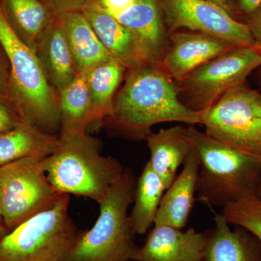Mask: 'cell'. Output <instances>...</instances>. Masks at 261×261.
Here are the masks:
<instances>
[{
	"instance_id": "34",
	"label": "cell",
	"mask_w": 261,
	"mask_h": 261,
	"mask_svg": "<svg viewBox=\"0 0 261 261\" xmlns=\"http://www.w3.org/2000/svg\"><path fill=\"white\" fill-rule=\"evenodd\" d=\"M258 69V81L261 85V67H260Z\"/></svg>"
},
{
	"instance_id": "20",
	"label": "cell",
	"mask_w": 261,
	"mask_h": 261,
	"mask_svg": "<svg viewBox=\"0 0 261 261\" xmlns=\"http://www.w3.org/2000/svg\"><path fill=\"white\" fill-rule=\"evenodd\" d=\"M4 9L18 37L34 51L57 15L49 3L41 0H5Z\"/></svg>"
},
{
	"instance_id": "26",
	"label": "cell",
	"mask_w": 261,
	"mask_h": 261,
	"mask_svg": "<svg viewBox=\"0 0 261 261\" xmlns=\"http://www.w3.org/2000/svg\"><path fill=\"white\" fill-rule=\"evenodd\" d=\"M93 0H49V5L56 14L68 12L82 11Z\"/></svg>"
},
{
	"instance_id": "33",
	"label": "cell",
	"mask_w": 261,
	"mask_h": 261,
	"mask_svg": "<svg viewBox=\"0 0 261 261\" xmlns=\"http://www.w3.org/2000/svg\"><path fill=\"white\" fill-rule=\"evenodd\" d=\"M255 195L261 198V179L260 184H259L258 187H257L256 192H255Z\"/></svg>"
},
{
	"instance_id": "31",
	"label": "cell",
	"mask_w": 261,
	"mask_h": 261,
	"mask_svg": "<svg viewBox=\"0 0 261 261\" xmlns=\"http://www.w3.org/2000/svg\"><path fill=\"white\" fill-rule=\"evenodd\" d=\"M209 1L213 2L215 4L218 5L219 6L221 7V8H224L228 13L235 17L234 15L236 14L237 10L234 1H233V0H209Z\"/></svg>"
},
{
	"instance_id": "13",
	"label": "cell",
	"mask_w": 261,
	"mask_h": 261,
	"mask_svg": "<svg viewBox=\"0 0 261 261\" xmlns=\"http://www.w3.org/2000/svg\"><path fill=\"white\" fill-rule=\"evenodd\" d=\"M113 59L127 70L152 63L140 39L92 1L82 10Z\"/></svg>"
},
{
	"instance_id": "35",
	"label": "cell",
	"mask_w": 261,
	"mask_h": 261,
	"mask_svg": "<svg viewBox=\"0 0 261 261\" xmlns=\"http://www.w3.org/2000/svg\"><path fill=\"white\" fill-rule=\"evenodd\" d=\"M41 1L44 2V3H49V0H41Z\"/></svg>"
},
{
	"instance_id": "14",
	"label": "cell",
	"mask_w": 261,
	"mask_h": 261,
	"mask_svg": "<svg viewBox=\"0 0 261 261\" xmlns=\"http://www.w3.org/2000/svg\"><path fill=\"white\" fill-rule=\"evenodd\" d=\"M214 226L206 231L203 261H261V242L240 226L230 227L222 214H215Z\"/></svg>"
},
{
	"instance_id": "9",
	"label": "cell",
	"mask_w": 261,
	"mask_h": 261,
	"mask_svg": "<svg viewBox=\"0 0 261 261\" xmlns=\"http://www.w3.org/2000/svg\"><path fill=\"white\" fill-rule=\"evenodd\" d=\"M44 159L25 158L0 167V210L8 231L61 194L46 176Z\"/></svg>"
},
{
	"instance_id": "22",
	"label": "cell",
	"mask_w": 261,
	"mask_h": 261,
	"mask_svg": "<svg viewBox=\"0 0 261 261\" xmlns=\"http://www.w3.org/2000/svg\"><path fill=\"white\" fill-rule=\"evenodd\" d=\"M161 178L146 163L136 182L134 206L128 220L136 234L143 235L154 226L161 200L166 192Z\"/></svg>"
},
{
	"instance_id": "1",
	"label": "cell",
	"mask_w": 261,
	"mask_h": 261,
	"mask_svg": "<svg viewBox=\"0 0 261 261\" xmlns=\"http://www.w3.org/2000/svg\"><path fill=\"white\" fill-rule=\"evenodd\" d=\"M115 97L112 113L102 124L113 134L132 140H145L158 123L180 122L201 124L202 112L187 107L181 88L163 69L152 63L127 70Z\"/></svg>"
},
{
	"instance_id": "7",
	"label": "cell",
	"mask_w": 261,
	"mask_h": 261,
	"mask_svg": "<svg viewBox=\"0 0 261 261\" xmlns=\"http://www.w3.org/2000/svg\"><path fill=\"white\" fill-rule=\"evenodd\" d=\"M205 132L261 162V94L243 83L202 111Z\"/></svg>"
},
{
	"instance_id": "15",
	"label": "cell",
	"mask_w": 261,
	"mask_h": 261,
	"mask_svg": "<svg viewBox=\"0 0 261 261\" xmlns=\"http://www.w3.org/2000/svg\"><path fill=\"white\" fill-rule=\"evenodd\" d=\"M199 159L195 149L188 156L180 174L165 192L154 225L185 228L196 200Z\"/></svg>"
},
{
	"instance_id": "18",
	"label": "cell",
	"mask_w": 261,
	"mask_h": 261,
	"mask_svg": "<svg viewBox=\"0 0 261 261\" xmlns=\"http://www.w3.org/2000/svg\"><path fill=\"white\" fill-rule=\"evenodd\" d=\"M57 15L64 29L79 73L87 74L97 65L113 60L82 11Z\"/></svg>"
},
{
	"instance_id": "2",
	"label": "cell",
	"mask_w": 261,
	"mask_h": 261,
	"mask_svg": "<svg viewBox=\"0 0 261 261\" xmlns=\"http://www.w3.org/2000/svg\"><path fill=\"white\" fill-rule=\"evenodd\" d=\"M0 44L10 66L9 102L22 121L51 135L61 129L59 98L36 51L18 37L0 5Z\"/></svg>"
},
{
	"instance_id": "30",
	"label": "cell",
	"mask_w": 261,
	"mask_h": 261,
	"mask_svg": "<svg viewBox=\"0 0 261 261\" xmlns=\"http://www.w3.org/2000/svg\"><path fill=\"white\" fill-rule=\"evenodd\" d=\"M9 78L8 73L3 62L0 59V96L6 98L9 101Z\"/></svg>"
},
{
	"instance_id": "3",
	"label": "cell",
	"mask_w": 261,
	"mask_h": 261,
	"mask_svg": "<svg viewBox=\"0 0 261 261\" xmlns=\"http://www.w3.org/2000/svg\"><path fill=\"white\" fill-rule=\"evenodd\" d=\"M187 129L199 159L196 200L213 209L255 194L261 179L260 161L192 125Z\"/></svg>"
},
{
	"instance_id": "23",
	"label": "cell",
	"mask_w": 261,
	"mask_h": 261,
	"mask_svg": "<svg viewBox=\"0 0 261 261\" xmlns=\"http://www.w3.org/2000/svg\"><path fill=\"white\" fill-rule=\"evenodd\" d=\"M127 68L115 60L97 65L86 74L93 123H103L112 113L116 91L126 76Z\"/></svg>"
},
{
	"instance_id": "21",
	"label": "cell",
	"mask_w": 261,
	"mask_h": 261,
	"mask_svg": "<svg viewBox=\"0 0 261 261\" xmlns=\"http://www.w3.org/2000/svg\"><path fill=\"white\" fill-rule=\"evenodd\" d=\"M61 136L86 135L93 123L92 102L86 74L76 78L58 93Z\"/></svg>"
},
{
	"instance_id": "32",
	"label": "cell",
	"mask_w": 261,
	"mask_h": 261,
	"mask_svg": "<svg viewBox=\"0 0 261 261\" xmlns=\"http://www.w3.org/2000/svg\"><path fill=\"white\" fill-rule=\"evenodd\" d=\"M8 232V228L5 226L4 220L2 216L1 210H0V240Z\"/></svg>"
},
{
	"instance_id": "27",
	"label": "cell",
	"mask_w": 261,
	"mask_h": 261,
	"mask_svg": "<svg viewBox=\"0 0 261 261\" xmlns=\"http://www.w3.org/2000/svg\"><path fill=\"white\" fill-rule=\"evenodd\" d=\"M93 1L105 13L113 16L129 6L135 0H93Z\"/></svg>"
},
{
	"instance_id": "28",
	"label": "cell",
	"mask_w": 261,
	"mask_h": 261,
	"mask_svg": "<svg viewBox=\"0 0 261 261\" xmlns=\"http://www.w3.org/2000/svg\"><path fill=\"white\" fill-rule=\"evenodd\" d=\"M246 23L251 33L255 45L261 49V6L247 17Z\"/></svg>"
},
{
	"instance_id": "6",
	"label": "cell",
	"mask_w": 261,
	"mask_h": 261,
	"mask_svg": "<svg viewBox=\"0 0 261 261\" xmlns=\"http://www.w3.org/2000/svg\"><path fill=\"white\" fill-rule=\"evenodd\" d=\"M70 195L51 203L0 240V261H65L79 230L69 215Z\"/></svg>"
},
{
	"instance_id": "16",
	"label": "cell",
	"mask_w": 261,
	"mask_h": 261,
	"mask_svg": "<svg viewBox=\"0 0 261 261\" xmlns=\"http://www.w3.org/2000/svg\"><path fill=\"white\" fill-rule=\"evenodd\" d=\"M145 141L150 152L149 166L167 190L177 176L178 168L193 150L187 127L178 125L161 128L151 132Z\"/></svg>"
},
{
	"instance_id": "10",
	"label": "cell",
	"mask_w": 261,
	"mask_h": 261,
	"mask_svg": "<svg viewBox=\"0 0 261 261\" xmlns=\"http://www.w3.org/2000/svg\"><path fill=\"white\" fill-rule=\"evenodd\" d=\"M169 33L187 29L219 38L237 47L255 45L246 23L209 0H161Z\"/></svg>"
},
{
	"instance_id": "8",
	"label": "cell",
	"mask_w": 261,
	"mask_h": 261,
	"mask_svg": "<svg viewBox=\"0 0 261 261\" xmlns=\"http://www.w3.org/2000/svg\"><path fill=\"white\" fill-rule=\"evenodd\" d=\"M260 67L261 49L256 45L233 48L196 68L178 83L186 98L182 102L193 111H206Z\"/></svg>"
},
{
	"instance_id": "17",
	"label": "cell",
	"mask_w": 261,
	"mask_h": 261,
	"mask_svg": "<svg viewBox=\"0 0 261 261\" xmlns=\"http://www.w3.org/2000/svg\"><path fill=\"white\" fill-rule=\"evenodd\" d=\"M35 51L49 83L58 93L80 73L58 15L39 39Z\"/></svg>"
},
{
	"instance_id": "4",
	"label": "cell",
	"mask_w": 261,
	"mask_h": 261,
	"mask_svg": "<svg viewBox=\"0 0 261 261\" xmlns=\"http://www.w3.org/2000/svg\"><path fill=\"white\" fill-rule=\"evenodd\" d=\"M58 136L54 152L43 161L48 180L60 193L83 196L100 203L125 168L116 159L101 154L98 139L87 134Z\"/></svg>"
},
{
	"instance_id": "19",
	"label": "cell",
	"mask_w": 261,
	"mask_h": 261,
	"mask_svg": "<svg viewBox=\"0 0 261 261\" xmlns=\"http://www.w3.org/2000/svg\"><path fill=\"white\" fill-rule=\"evenodd\" d=\"M59 136L22 122L0 134V167L29 157L47 158L58 146Z\"/></svg>"
},
{
	"instance_id": "11",
	"label": "cell",
	"mask_w": 261,
	"mask_h": 261,
	"mask_svg": "<svg viewBox=\"0 0 261 261\" xmlns=\"http://www.w3.org/2000/svg\"><path fill=\"white\" fill-rule=\"evenodd\" d=\"M168 34L167 47L161 64L178 84L196 68L237 47L203 33L178 30Z\"/></svg>"
},
{
	"instance_id": "29",
	"label": "cell",
	"mask_w": 261,
	"mask_h": 261,
	"mask_svg": "<svg viewBox=\"0 0 261 261\" xmlns=\"http://www.w3.org/2000/svg\"><path fill=\"white\" fill-rule=\"evenodd\" d=\"M237 12L249 16L261 6V0H234Z\"/></svg>"
},
{
	"instance_id": "25",
	"label": "cell",
	"mask_w": 261,
	"mask_h": 261,
	"mask_svg": "<svg viewBox=\"0 0 261 261\" xmlns=\"http://www.w3.org/2000/svg\"><path fill=\"white\" fill-rule=\"evenodd\" d=\"M22 122L8 99L0 96V134L15 128Z\"/></svg>"
},
{
	"instance_id": "12",
	"label": "cell",
	"mask_w": 261,
	"mask_h": 261,
	"mask_svg": "<svg viewBox=\"0 0 261 261\" xmlns=\"http://www.w3.org/2000/svg\"><path fill=\"white\" fill-rule=\"evenodd\" d=\"M205 232L186 231L168 225H154L133 261H203Z\"/></svg>"
},
{
	"instance_id": "24",
	"label": "cell",
	"mask_w": 261,
	"mask_h": 261,
	"mask_svg": "<svg viewBox=\"0 0 261 261\" xmlns=\"http://www.w3.org/2000/svg\"><path fill=\"white\" fill-rule=\"evenodd\" d=\"M221 214L228 224L245 228L261 242V198L255 194L228 204Z\"/></svg>"
},
{
	"instance_id": "5",
	"label": "cell",
	"mask_w": 261,
	"mask_h": 261,
	"mask_svg": "<svg viewBox=\"0 0 261 261\" xmlns=\"http://www.w3.org/2000/svg\"><path fill=\"white\" fill-rule=\"evenodd\" d=\"M136 179L125 168L119 179L99 204V215L90 229L79 231L65 261H133L138 246L128 220Z\"/></svg>"
}]
</instances>
